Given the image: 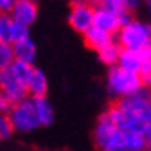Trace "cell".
<instances>
[{
    "label": "cell",
    "instance_id": "obj_1",
    "mask_svg": "<svg viewBox=\"0 0 151 151\" xmlns=\"http://www.w3.org/2000/svg\"><path fill=\"white\" fill-rule=\"evenodd\" d=\"M93 137L96 147L100 151H128L125 131L114 125L106 111L99 117Z\"/></svg>",
    "mask_w": 151,
    "mask_h": 151
},
{
    "label": "cell",
    "instance_id": "obj_2",
    "mask_svg": "<svg viewBox=\"0 0 151 151\" xmlns=\"http://www.w3.org/2000/svg\"><path fill=\"white\" fill-rule=\"evenodd\" d=\"M142 80L137 73L127 71L120 66H113L108 73V88L113 94L122 97H129L140 90Z\"/></svg>",
    "mask_w": 151,
    "mask_h": 151
},
{
    "label": "cell",
    "instance_id": "obj_3",
    "mask_svg": "<svg viewBox=\"0 0 151 151\" xmlns=\"http://www.w3.org/2000/svg\"><path fill=\"white\" fill-rule=\"evenodd\" d=\"M119 45L123 50L140 51L147 46H151V29L142 22H131L119 31Z\"/></svg>",
    "mask_w": 151,
    "mask_h": 151
},
{
    "label": "cell",
    "instance_id": "obj_4",
    "mask_svg": "<svg viewBox=\"0 0 151 151\" xmlns=\"http://www.w3.org/2000/svg\"><path fill=\"white\" fill-rule=\"evenodd\" d=\"M8 116L14 129L19 133H29L40 127L36 109L32 105V99H25L20 104L12 105Z\"/></svg>",
    "mask_w": 151,
    "mask_h": 151
},
{
    "label": "cell",
    "instance_id": "obj_5",
    "mask_svg": "<svg viewBox=\"0 0 151 151\" xmlns=\"http://www.w3.org/2000/svg\"><path fill=\"white\" fill-rule=\"evenodd\" d=\"M0 91L5 94V97L8 99L11 106L28 99V88L16 77L11 66L0 70Z\"/></svg>",
    "mask_w": 151,
    "mask_h": 151
},
{
    "label": "cell",
    "instance_id": "obj_6",
    "mask_svg": "<svg viewBox=\"0 0 151 151\" xmlns=\"http://www.w3.org/2000/svg\"><path fill=\"white\" fill-rule=\"evenodd\" d=\"M94 17H96V6L93 3H86V2L71 3L68 22H70L71 28L77 32L85 34L91 26H94Z\"/></svg>",
    "mask_w": 151,
    "mask_h": 151
},
{
    "label": "cell",
    "instance_id": "obj_7",
    "mask_svg": "<svg viewBox=\"0 0 151 151\" xmlns=\"http://www.w3.org/2000/svg\"><path fill=\"white\" fill-rule=\"evenodd\" d=\"M39 14L37 3L32 0H17L11 12V19L17 23H22L25 26H29L36 22Z\"/></svg>",
    "mask_w": 151,
    "mask_h": 151
},
{
    "label": "cell",
    "instance_id": "obj_8",
    "mask_svg": "<svg viewBox=\"0 0 151 151\" xmlns=\"http://www.w3.org/2000/svg\"><path fill=\"white\" fill-rule=\"evenodd\" d=\"M94 26L104 29L109 34L113 32H117L122 29L120 26V20L119 16H116L114 12L105 9L104 6H96V17H94Z\"/></svg>",
    "mask_w": 151,
    "mask_h": 151
},
{
    "label": "cell",
    "instance_id": "obj_9",
    "mask_svg": "<svg viewBox=\"0 0 151 151\" xmlns=\"http://www.w3.org/2000/svg\"><path fill=\"white\" fill-rule=\"evenodd\" d=\"M83 40H85V45L91 50L96 51H100L102 48H105L108 43H111V34L97 28V26H91L85 34H83Z\"/></svg>",
    "mask_w": 151,
    "mask_h": 151
},
{
    "label": "cell",
    "instance_id": "obj_10",
    "mask_svg": "<svg viewBox=\"0 0 151 151\" xmlns=\"http://www.w3.org/2000/svg\"><path fill=\"white\" fill-rule=\"evenodd\" d=\"M40 127H48L54 120V109L46 97H31Z\"/></svg>",
    "mask_w": 151,
    "mask_h": 151
},
{
    "label": "cell",
    "instance_id": "obj_11",
    "mask_svg": "<svg viewBox=\"0 0 151 151\" xmlns=\"http://www.w3.org/2000/svg\"><path fill=\"white\" fill-rule=\"evenodd\" d=\"M26 88H28V94H31L32 97H45L48 91V80L45 73L39 68H34V73Z\"/></svg>",
    "mask_w": 151,
    "mask_h": 151
},
{
    "label": "cell",
    "instance_id": "obj_12",
    "mask_svg": "<svg viewBox=\"0 0 151 151\" xmlns=\"http://www.w3.org/2000/svg\"><path fill=\"white\" fill-rule=\"evenodd\" d=\"M143 63V57L140 51H129V50H122L120 57H119V66L127 71L137 73L139 74L140 68Z\"/></svg>",
    "mask_w": 151,
    "mask_h": 151
},
{
    "label": "cell",
    "instance_id": "obj_13",
    "mask_svg": "<svg viewBox=\"0 0 151 151\" xmlns=\"http://www.w3.org/2000/svg\"><path fill=\"white\" fill-rule=\"evenodd\" d=\"M14 54H16V60L19 62H25V63H31L36 59V43L29 39L23 40V42L14 43Z\"/></svg>",
    "mask_w": 151,
    "mask_h": 151
},
{
    "label": "cell",
    "instance_id": "obj_14",
    "mask_svg": "<svg viewBox=\"0 0 151 151\" xmlns=\"http://www.w3.org/2000/svg\"><path fill=\"white\" fill-rule=\"evenodd\" d=\"M120 45L119 43H108L105 48H102L99 51V59L104 62L105 65H109V66H114L116 63H119V57H120Z\"/></svg>",
    "mask_w": 151,
    "mask_h": 151
},
{
    "label": "cell",
    "instance_id": "obj_15",
    "mask_svg": "<svg viewBox=\"0 0 151 151\" xmlns=\"http://www.w3.org/2000/svg\"><path fill=\"white\" fill-rule=\"evenodd\" d=\"M34 68L36 66H32L31 63H25V62L16 60L14 63H12L11 70H12V73L16 74V77L26 86L28 82H29V79H31V76H32V73H34Z\"/></svg>",
    "mask_w": 151,
    "mask_h": 151
},
{
    "label": "cell",
    "instance_id": "obj_16",
    "mask_svg": "<svg viewBox=\"0 0 151 151\" xmlns=\"http://www.w3.org/2000/svg\"><path fill=\"white\" fill-rule=\"evenodd\" d=\"M16 62V54H14V46L8 42H0V70L12 66Z\"/></svg>",
    "mask_w": 151,
    "mask_h": 151
},
{
    "label": "cell",
    "instance_id": "obj_17",
    "mask_svg": "<svg viewBox=\"0 0 151 151\" xmlns=\"http://www.w3.org/2000/svg\"><path fill=\"white\" fill-rule=\"evenodd\" d=\"M29 26H25L22 23H17L12 20L11 23V43H19V42H23V40L29 39Z\"/></svg>",
    "mask_w": 151,
    "mask_h": 151
},
{
    "label": "cell",
    "instance_id": "obj_18",
    "mask_svg": "<svg viewBox=\"0 0 151 151\" xmlns=\"http://www.w3.org/2000/svg\"><path fill=\"white\" fill-rule=\"evenodd\" d=\"M11 16L0 14V42H8L11 43Z\"/></svg>",
    "mask_w": 151,
    "mask_h": 151
},
{
    "label": "cell",
    "instance_id": "obj_19",
    "mask_svg": "<svg viewBox=\"0 0 151 151\" xmlns=\"http://www.w3.org/2000/svg\"><path fill=\"white\" fill-rule=\"evenodd\" d=\"M16 129L11 123V119L8 114H2L0 116V140H6L12 136Z\"/></svg>",
    "mask_w": 151,
    "mask_h": 151
},
{
    "label": "cell",
    "instance_id": "obj_20",
    "mask_svg": "<svg viewBox=\"0 0 151 151\" xmlns=\"http://www.w3.org/2000/svg\"><path fill=\"white\" fill-rule=\"evenodd\" d=\"M16 2L14 0H0V14L5 16H11L12 8H14Z\"/></svg>",
    "mask_w": 151,
    "mask_h": 151
},
{
    "label": "cell",
    "instance_id": "obj_21",
    "mask_svg": "<svg viewBox=\"0 0 151 151\" xmlns=\"http://www.w3.org/2000/svg\"><path fill=\"white\" fill-rule=\"evenodd\" d=\"M11 109V104L8 102V99L5 97V94L0 91V116L2 114H8Z\"/></svg>",
    "mask_w": 151,
    "mask_h": 151
},
{
    "label": "cell",
    "instance_id": "obj_22",
    "mask_svg": "<svg viewBox=\"0 0 151 151\" xmlns=\"http://www.w3.org/2000/svg\"><path fill=\"white\" fill-rule=\"evenodd\" d=\"M145 137H147V140H148V145H151V123L148 125L147 131H145Z\"/></svg>",
    "mask_w": 151,
    "mask_h": 151
},
{
    "label": "cell",
    "instance_id": "obj_23",
    "mask_svg": "<svg viewBox=\"0 0 151 151\" xmlns=\"http://www.w3.org/2000/svg\"><path fill=\"white\" fill-rule=\"evenodd\" d=\"M148 9L151 11V2H148Z\"/></svg>",
    "mask_w": 151,
    "mask_h": 151
},
{
    "label": "cell",
    "instance_id": "obj_24",
    "mask_svg": "<svg viewBox=\"0 0 151 151\" xmlns=\"http://www.w3.org/2000/svg\"><path fill=\"white\" fill-rule=\"evenodd\" d=\"M147 151H151V145H148V148H147Z\"/></svg>",
    "mask_w": 151,
    "mask_h": 151
},
{
    "label": "cell",
    "instance_id": "obj_25",
    "mask_svg": "<svg viewBox=\"0 0 151 151\" xmlns=\"http://www.w3.org/2000/svg\"><path fill=\"white\" fill-rule=\"evenodd\" d=\"M150 29H151V25H150Z\"/></svg>",
    "mask_w": 151,
    "mask_h": 151
}]
</instances>
